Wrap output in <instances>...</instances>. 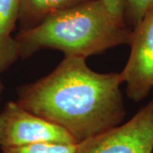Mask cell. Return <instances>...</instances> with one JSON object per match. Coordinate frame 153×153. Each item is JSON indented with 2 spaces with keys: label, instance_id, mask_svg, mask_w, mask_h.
Segmentation results:
<instances>
[{
  "label": "cell",
  "instance_id": "6da1fadb",
  "mask_svg": "<svg viewBox=\"0 0 153 153\" xmlns=\"http://www.w3.org/2000/svg\"><path fill=\"white\" fill-rule=\"evenodd\" d=\"M122 83L119 73H99L85 58L65 56L48 76L19 88L16 102L80 143L122 123Z\"/></svg>",
  "mask_w": 153,
  "mask_h": 153
},
{
  "label": "cell",
  "instance_id": "7a4b0ae2",
  "mask_svg": "<svg viewBox=\"0 0 153 153\" xmlns=\"http://www.w3.org/2000/svg\"><path fill=\"white\" fill-rule=\"evenodd\" d=\"M132 30L115 18L102 0H86L47 18L15 37L20 58L42 49H58L65 56L87 58L130 44Z\"/></svg>",
  "mask_w": 153,
  "mask_h": 153
},
{
  "label": "cell",
  "instance_id": "3957f363",
  "mask_svg": "<svg viewBox=\"0 0 153 153\" xmlns=\"http://www.w3.org/2000/svg\"><path fill=\"white\" fill-rule=\"evenodd\" d=\"M43 143L78 144L60 126L30 112L16 101L8 102L0 113V147Z\"/></svg>",
  "mask_w": 153,
  "mask_h": 153
},
{
  "label": "cell",
  "instance_id": "277c9868",
  "mask_svg": "<svg viewBox=\"0 0 153 153\" xmlns=\"http://www.w3.org/2000/svg\"><path fill=\"white\" fill-rule=\"evenodd\" d=\"M153 100L131 119L78 143L76 153H152Z\"/></svg>",
  "mask_w": 153,
  "mask_h": 153
},
{
  "label": "cell",
  "instance_id": "5b68a950",
  "mask_svg": "<svg viewBox=\"0 0 153 153\" xmlns=\"http://www.w3.org/2000/svg\"><path fill=\"white\" fill-rule=\"evenodd\" d=\"M129 45L130 55L119 74L128 97L139 102L153 88V7L132 30Z\"/></svg>",
  "mask_w": 153,
  "mask_h": 153
},
{
  "label": "cell",
  "instance_id": "8992f818",
  "mask_svg": "<svg viewBox=\"0 0 153 153\" xmlns=\"http://www.w3.org/2000/svg\"><path fill=\"white\" fill-rule=\"evenodd\" d=\"M19 0H0V73L9 69L20 56L12 33L19 20Z\"/></svg>",
  "mask_w": 153,
  "mask_h": 153
},
{
  "label": "cell",
  "instance_id": "52a82bcc",
  "mask_svg": "<svg viewBox=\"0 0 153 153\" xmlns=\"http://www.w3.org/2000/svg\"><path fill=\"white\" fill-rule=\"evenodd\" d=\"M86 0H19L21 31L36 27L49 16Z\"/></svg>",
  "mask_w": 153,
  "mask_h": 153
},
{
  "label": "cell",
  "instance_id": "ba28073f",
  "mask_svg": "<svg viewBox=\"0 0 153 153\" xmlns=\"http://www.w3.org/2000/svg\"><path fill=\"white\" fill-rule=\"evenodd\" d=\"M77 144L43 143L16 147L1 148L0 153H76Z\"/></svg>",
  "mask_w": 153,
  "mask_h": 153
},
{
  "label": "cell",
  "instance_id": "9c48e42d",
  "mask_svg": "<svg viewBox=\"0 0 153 153\" xmlns=\"http://www.w3.org/2000/svg\"><path fill=\"white\" fill-rule=\"evenodd\" d=\"M126 26L133 30L153 7V0H123Z\"/></svg>",
  "mask_w": 153,
  "mask_h": 153
},
{
  "label": "cell",
  "instance_id": "30bf717a",
  "mask_svg": "<svg viewBox=\"0 0 153 153\" xmlns=\"http://www.w3.org/2000/svg\"><path fill=\"white\" fill-rule=\"evenodd\" d=\"M105 7L113 16L121 23L124 21V1L123 0H102Z\"/></svg>",
  "mask_w": 153,
  "mask_h": 153
},
{
  "label": "cell",
  "instance_id": "8fae6325",
  "mask_svg": "<svg viewBox=\"0 0 153 153\" xmlns=\"http://www.w3.org/2000/svg\"><path fill=\"white\" fill-rule=\"evenodd\" d=\"M4 89V84L2 82V80L0 78V100H1V97H2V94H3V91Z\"/></svg>",
  "mask_w": 153,
  "mask_h": 153
}]
</instances>
